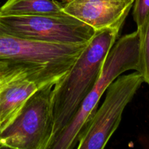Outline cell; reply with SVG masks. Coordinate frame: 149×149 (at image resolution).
Here are the masks:
<instances>
[{"label": "cell", "mask_w": 149, "mask_h": 149, "mask_svg": "<svg viewBox=\"0 0 149 149\" xmlns=\"http://www.w3.org/2000/svg\"><path fill=\"white\" fill-rule=\"evenodd\" d=\"M87 45L36 42L0 31V83L26 79L41 87L55 84L69 71Z\"/></svg>", "instance_id": "cell-1"}, {"label": "cell", "mask_w": 149, "mask_h": 149, "mask_svg": "<svg viewBox=\"0 0 149 149\" xmlns=\"http://www.w3.org/2000/svg\"><path fill=\"white\" fill-rule=\"evenodd\" d=\"M119 31L112 29L96 31L69 71L55 84L52 93V143L73 120L95 85L106 55L119 37Z\"/></svg>", "instance_id": "cell-2"}, {"label": "cell", "mask_w": 149, "mask_h": 149, "mask_svg": "<svg viewBox=\"0 0 149 149\" xmlns=\"http://www.w3.org/2000/svg\"><path fill=\"white\" fill-rule=\"evenodd\" d=\"M140 39L138 30L119 38L106 55L101 72L83 100L73 120L56 137L50 149H73L95 111L103 93L123 73L139 69Z\"/></svg>", "instance_id": "cell-3"}, {"label": "cell", "mask_w": 149, "mask_h": 149, "mask_svg": "<svg viewBox=\"0 0 149 149\" xmlns=\"http://www.w3.org/2000/svg\"><path fill=\"white\" fill-rule=\"evenodd\" d=\"M54 85L41 87L26 100L15 119L0 132V148H50L53 141Z\"/></svg>", "instance_id": "cell-4"}, {"label": "cell", "mask_w": 149, "mask_h": 149, "mask_svg": "<svg viewBox=\"0 0 149 149\" xmlns=\"http://www.w3.org/2000/svg\"><path fill=\"white\" fill-rule=\"evenodd\" d=\"M0 31L15 37L60 45L87 44L95 31L67 15H0Z\"/></svg>", "instance_id": "cell-5"}, {"label": "cell", "mask_w": 149, "mask_h": 149, "mask_svg": "<svg viewBox=\"0 0 149 149\" xmlns=\"http://www.w3.org/2000/svg\"><path fill=\"white\" fill-rule=\"evenodd\" d=\"M144 82L138 71L118 77L79 138L77 149H103L119 127L125 107Z\"/></svg>", "instance_id": "cell-6"}, {"label": "cell", "mask_w": 149, "mask_h": 149, "mask_svg": "<svg viewBox=\"0 0 149 149\" xmlns=\"http://www.w3.org/2000/svg\"><path fill=\"white\" fill-rule=\"evenodd\" d=\"M64 13L91 26L95 31H120L132 8L134 0H61Z\"/></svg>", "instance_id": "cell-7"}, {"label": "cell", "mask_w": 149, "mask_h": 149, "mask_svg": "<svg viewBox=\"0 0 149 149\" xmlns=\"http://www.w3.org/2000/svg\"><path fill=\"white\" fill-rule=\"evenodd\" d=\"M41 88L26 79H17L0 83V132L18 115L26 100Z\"/></svg>", "instance_id": "cell-8"}, {"label": "cell", "mask_w": 149, "mask_h": 149, "mask_svg": "<svg viewBox=\"0 0 149 149\" xmlns=\"http://www.w3.org/2000/svg\"><path fill=\"white\" fill-rule=\"evenodd\" d=\"M57 0H7L0 7V15L30 16L63 14Z\"/></svg>", "instance_id": "cell-9"}, {"label": "cell", "mask_w": 149, "mask_h": 149, "mask_svg": "<svg viewBox=\"0 0 149 149\" xmlns=\"http://www.w3.org/2000/svg\"><path fill=\"white\" fill-rule=\"evenodd\" d=\"M140 39V62L138 72L144 82L149 84V15L139 28H137Z\"/></svg>", "instance_id": "cell-10"}, {"label": "cell", "mask_w": 149, "mask_h": 149, "mask_svg": "<svg viewBox=\"0 0 149 149\" xmlns=\"http://www.w3.org/2000/svg\"><path fill=\"white\" fill-rule=\"evenodd\" d=\"M132 10L134 21L139 28L149 15V0H134Z\"/></svg>", "instance_id": "cell-11"}]
</instances>
